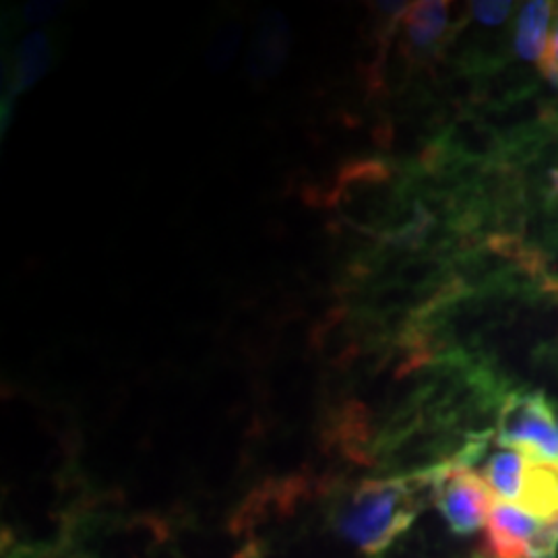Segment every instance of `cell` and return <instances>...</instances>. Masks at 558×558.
Segmentation results:
<instances>
[{"mask_svg":"<svg viewBox=\"0 0 558 558\" xmlns=\"http://www.w3.org/2000/svg\"><path fill=\"white\" fill-rule=\"evenodd\" d=\"M553 2H525L519 11L518 29H515V52L525 62H542L546 54V36L548 23L553 15Z\"/></svg>","mask_w":558,"mask_h":558,"instance_id":"30bf717a","label":"cell"},{"mask_svg":"<svg viewBox=\"0 0 558 558\" xmlns=\"http://www.w3.org/2000/svg\"><path fill=\"white\" fill-rule=\"evenodd\" d=\"M511 9H513V2H505V0H478L470 4L472 17L486 27L502 25L511 15Z\"/></svg>","mask_w":558,"mask_h":558,"instance_id":"7c38bea8","label":"cell"},{"mask_svg":"<svg viewBox=\"0 0 558 558\" xmlns=\"http://www.w3.org/2000/svg\"><path fill=\"white\" fill-rule=\"evenodd\" d=\"M527 463H530V453L507 445L486 456V461L482 465V478L493 490L495 499L518 505Z\"/></svg>","mask_w":558,"mask_h":558,"instance_id":"ba28073f","label":"cell"},{"mask_svg":"<svg viewBox=\"0 0 558 558\" xmlns=\"http://www.w3.org/2000/svg\"><path fill=\"white\" fill-rule=\"evenodd\" d=\"M292 48V29L279 11H265L255 27L246 54V75L255 83L274 80L286 66Z\"/></svg>","mask_w":558,"mask_h":558,"instance_id":"5b68a950","label":"cell"},{"mask_svg":"<svg viewBox=\"0 0 558 558\" xmlns=\"http://www.w3.org/2000/svg\"><path fill=\"white\" fill-rule=\"evenodd\" d=\"M518 505L542 521H558V461L530 456Z\"/></svg>","mask_w":558,"mask_h":558,"instance_id":"52a82bcc","label":"cell"},{"mask_svg":"<svg viewBox=\"0 0 558 558\" xmlns=\"http://www.w3.org/2000/svg\"><path fill=\"white\" fill-rule=\"evenodd\" d=\"M486 539L493 558H553L558 548V521H542L495 499L486 521Z\"/></svg>","mask_w":558,"mask_h":558,"instance_id":"3957f363","label":"cell"},{"mask_svg":"<svg viewBox=\"0 0 558 558\" xmlns=\"http://www.w3.org/2000/svg\"><path fill=\"white\" fill-rule=\"evenodd\" d=\"M449 2L424 0L412 2L401 17L405 36V57L414 62L433 59L439 54L440 44L449 34Z\"/></svg>","mask_w":558,"mask_h":558,"instance_id":"8992f818","label":"cell"},{"mask_svg":"<svg viewBox=\"0 0 558 558\" xmlns=\"http://www.w3.org/2000/svg\"><path fill=\"white\" fill-rule=\"evenodd\" d=\"M499 445L558 461L557 416L542 393L515 391L507 396L499 412Z\"/></svg>","mask_w":558,"mask_h":558,"instance_id":"7a4b0ae2","label":"cell"},{"mask_svg":"<svg viewBox=\"0 0 558 558\" xmlns=\"http://www.w3.org/2000/svg\"><path fill=\"white\" fill-rule=\"evenodd\" d=\"M62 2H46V0H34V2H27L23 7V20L27 21L29 25H36V23H44V21L52 20L57 17L60 11H62Z\"/></svg>","mask_w":558,"mask_h":558,"instance_id":"4fadbf2b","label":"cell"},{"mask_svg":"<svg viewBox=\"0 0 558 558\" xmlns=\"http://www.w3.org/2000/svg\"><path fill=\"white\" fill-rule=\"evenodd\" d=\"M240 27L236 23H230L221 29L220 34L214 38L209 50H207V66L211 71H221L226 69L232 59L239 52Z\"/></svg>","mask_w":558,"mask_h":558,"instance_id":"8fae6325","label":"cell"},{"mask_svg":"<svg viewBox=\"0 0 558 558\" xmlns=\"http://www.w3.org/2000/svg\"><path fill=\"white\" fill-rule=\"evenodd\" d=\"M539 71L544 75V80L548 81L553 87H558V9H557V25L553 32V40L546 48V54L539 62Z\"/></svg>","mask_w":558,"mask_h":558,"instance_id":"5bb4252c","label":"cell"},{"mask_svg":"<svg viewBox=\"0 0 558 558\" xmlns=\"http://www.w3.org/2000/svg\"><path fill=\"white\" fill-rule=\"evenodd\" d=\"M424 486H430V472L360 484L354 499L341 511V536L368 555L385 550L416 518Z\"/></svg>","mask_w":558,"mask_h":558,"instance_id":"6da1fadb","label":"cell"},{"mask_svg":"<svg viewBox=\"0 0 558 558\" xmlns=\"http://www.w3.org/2000/svg\"><path fill=\"white\" fill-rule=\"evenodd\" d=\"M54 60V46L44 29L29 32L20 41L13 60V81H11V100L23 92L32 89L50 71Z\"/></svg>","mask_w":558,"mask_h":558,"instance_id":"9c48e42d","label":"cell"},{"mask_svg":"<svg viewBox=\"0 0 558 558\" xmlns=\"http://www.w3.org/2000/svg\"><path fill=\"white\" fill-rule=\"evenodd\" d=\"M430 490L442 518L456 534L468 536L486 525L495 495L468 465L449 463L433 470Z\"/></svg>","mask_w":558,"mask_h":558,"instance_id":"277c9868","label":"cell"}]
</instances>
